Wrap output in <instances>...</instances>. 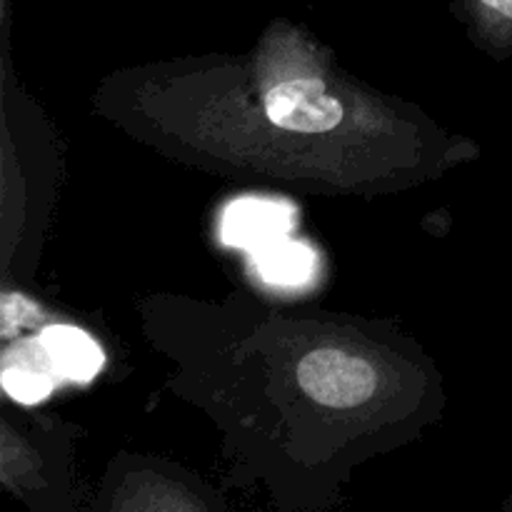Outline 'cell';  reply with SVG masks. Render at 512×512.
Returning <instances> with one entry per match:
<instances>
[{
  "label": "cell",
  "mask_w": 512,
  "mask_h": 512,
  "mask_svg": "<svg viewBox=\"0 0 512 512\" xmlns=\"http://www.w3.org/2000/svg\"><path fill=\"white\" fill-rule=\"evenodd\" d=\"M298 383L320 405L353 408L375 393L378 375L363 358L340 350H315L300 360Z\"/></svg>",
  "instance_id": "1"
},
{
  "label": "cell",
  "mask_w": 512,
  "mask_h": 512,
  "mask_svg": "<svg viewBox=\"0 0 512 512\" xmlns=\"http://www.w3.org/2000/svg\"><path fill=\"white\" fill-rule=\"evenodd\" d=\"M265 113L293 133H325L343 120V108L320 80H288L265 95Z\"/></svg>",
  "instance_id": "2"
},
{
  "label": "cell",
  "mask_w": 512,
  "mask_h": 512,
  "mask_svg": "<svg viewBox=\"0 0 512 512\" xmlns=\"http://www.w3.org/2000/svg\"><path fill=\"white\" fill-rule=\"evenodd\" d=\"M295 225V208L285 200L238 198L223 210L220 238L230 248L260 250L288 238Z\"/></svg>",
  "instance_id": "3"
},
{
  "label": "cell",
  "mask_w": 512,
  "mask_h": 512,
  "mask_svg": "<svg viewBox=\"0 0 512 512\" xmlns=\"http://www.w3.org/2000/svg\"><path fill=\"white\" fill-rule=\"evenodd\" d=\"M53 363L43 350L40 340L20 343L18 348L8 350L3 365V388L13 400L23 405H35L48 398L55 388Z\"/></svg>",
  "instance_id": "4"
},
{
  "label": "cell",
  "mask_w": 512,
  "mask_h": 512,
  "mask_svg": "<svg viewBox=\"0 0 512 512\" xmlns=\"http://www.w3.org/2000/svg\"><path fill=\"white\" fill-rule=\"evenodd\" d=\"M40 345L48 353L58 378L73 383H88L103 365V350L95 345L88 333L70 325H50L40 335Z\"/></svg>",
  "instance_id": "5"
},
{
  "label": "cell",
  "mask_w": 512,
  "mask_h": 512,
  "mask_svg": "<svg viewBox=\"0 0 512 512\" xmlns=\"http://www.w3.org/2000/svg\"><path fill=\"white\" fill-rule=\"evenodd\" d=\"M253 258L260 278L270 285H283V288L305 285L318 270V258H315L313 248L288 238H280L255 250Z\"/></svg>",
  "instance_id": "6"
},
{
  "label": "cell",
  "mask_w": 512,
  "mask_h": 512,
  "mask_svg": "<svg viewBox=\"0 0 512 512\" xmlns=\"http://www.w3.org/2000/svg\"><path fill=\"white\" fill-rule=\"evenodd\" d=\"M38 318V310L28 303L20 295H5L3 298V328L5 335H13L15 328H23V325L33 323Z\"/></svg>",
  "instance_id": "7"
},
{
  "label": "cell",
  "mask_w": 512,
  "mask_h": 512,
  "mask_svg": "<svg viewBox=\"0 0 512 512\" xmlns=\"http://www.w3.org/2000/svg\"><path fill=\"white\" fill-rule=\"evenodd\" d=\"M480 5L490 13L500 15V18L512 20V0H480Z\"/></svg>",
  "instance_id": "8"
}]
</instances>
